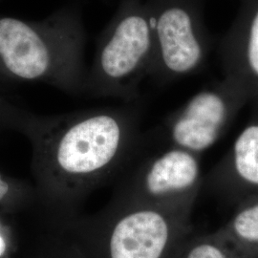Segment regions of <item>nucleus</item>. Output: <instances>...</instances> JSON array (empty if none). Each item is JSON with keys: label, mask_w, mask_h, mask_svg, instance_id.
I'll use <instances>...</instances> for the list:
<instances>
[{"label": "nucleus", "mask_w": 258, "mask_h": 258, "mask_svg": "<svg viewBox=\"0 0 258 258\" xmlns=\"http://www.w3.org/2000/svg\"><path fill=\"white\" fill-rule=\"evenodd\" d=\"M23 134L32 145L37 205L44 216L65 223L128 161L138 141V116L131 107L33 113Z\"/></svg>", "instance_id": "f257e3e1"}, {"label": "nucleus", "mask_w": 258, "mask_h": 258, "mask_svg": "<svg viewBox=\"0 0 258 258\" xmlns=\"http://www.w3.org/2000/svg\"><path fill=\"white\" fill-rule=\"evenodd\" d=\"M84 45L82 14L74 5L39 20L0 15V81L46 83L71 95L85 93Z\"/></svg>", "instance_id": "f03ea898"}, {"label": "nucleus", "mask_w": 258, "mask_h": 258, "mask_svg": "<svg viewBox=\"0 0 258 258\" xmlns=\"http://www.w3.org/2000/svg\"><path fill=\"white\" fill-rule=\"evenodd\" d=\"M191 212L130 203L113 196L100 212L65 223L96 240L104 258H170L192 232Z\"/></svg>", "instance_id": "7ed1b4c3"}, {"label": "nucleus", "mask_w": 258, "mask_h": 258, "mask_svg": "<svg viewBox=\"0 0 258 258\" xmlns=\"http://www.w3.org/2000/svg\"><path fill=\"white\" fill-rule=\"evenodd\" d=\"M154 50L151 7L123 0L100 37L85 93L125 102L137 99L140 84L150 75Z\"/></svg>", "instance_id": "20e7f679"}, {"label": "nucleus", "mask_w": 258, "mask_h": 258, "mask_svg": "<svg viewBox=\"0 0 258 258\" xmlns=\"http://www.w3.org/2000/svg\"><path fill=\"white\" fill-rule=\"evenodd\" d=\"M202 184L201 155L166 147L126 177L114 197L130 203L194 210Z\"/></svg>", "instance_id": "39448f33"}, {"label": "nucleus", "mask_w": 258, "mask_h": 258, "mask_svg": "<svg viewBox=\"0 0 258 258\" xmlns=\"http://www.w3.org/2000/svg\"><path fill=\"white\" fill-rule=\"evenodd\" d=\"M248 102L238 86L224 79L196 93L170 114L162 125V139L166 147L201 155L219 141Z\"/></svg>", "instance_id": "423d86ee"}, {"label": "nucleus", "mask_w": 258, "mask_h": 258, "mask_svg": "<svg viewBox=\"0 0 258 258\" xmlns=\"http://www.w3.org/2000/svg\"><path fill=\"white\" fill-rule=\"evenodd\" d=\"M150 7L155 45L150 75L168 82L194 74L208 53L197 11L188 0H158Z\"/></svg>", "instance_id": "0eeeda50"}, {"label": "nucleus", "mask_w": 258, "mask_h": 258, "mask_svg": "<svg viewBox=\"0 0 258 258\" xmlns=\"http://www.w3.org/2000/svg\"><path fill=\"white\" fill-rule=\"evenodd\" d=\"M222 55L224 79L238 86L258 110V0H240Z\"/></svg>", "instance_id": "6e6552de"}, {"label": "nucleus", "mask_w": 258, "mask_h": 258, "mask_svg": "<svg viewBox=\"0 0 258 258\" xmlns=\"http://www.w3.org/2000/svg\"><path fill=\"white\" fill-rule=\"evenodd\" d=\"M214 192L231 203L258 195V119L241 131L209 175Z\"/></svg>", "instance_id": "1a4fd4ad"}, {"label": "nucleus", "mask_w": 258, "mask_h": 258, "mask_svg": "<svg viewBox=\"0 0 258 258\" xmlns=\"http://www.w3.org/2000/svg\"><path fill=\"white\" fill-rule=\"evenodd\" d=\"M216 232L242 258H258V195L235 205L231 218Z\"/></svg>", "instance_id": "9d476101"}, {"label": "nucleus", "mask_w": 258, "mask_h": 258, "mask_svg": "<svg viewBox=\"0 0 258 258\" xmlns=\"http://www.w3.org/2000/svg\"><path fill=\"white\" fill-rule=\"evenodd\" d=\"M170 258H242L215 231L210 234H188Z\"/></svg>", "instance_id": "9b49d317"}, {"label": "nucleus", "mask_w": 258, "mask_h": 258, "mask_svg": "<svg viewBox=\"0 0 258 258\" xmlns=\"http://www.w3.org/2000/svg\"><path fill=\"white\" fill-rule=\"evenodd\" d=\"M33 113L15 105L0 94V131L14 130L24 133Z\"/></svg>", "instance_id": "f8f14e48"}]
</instances>
